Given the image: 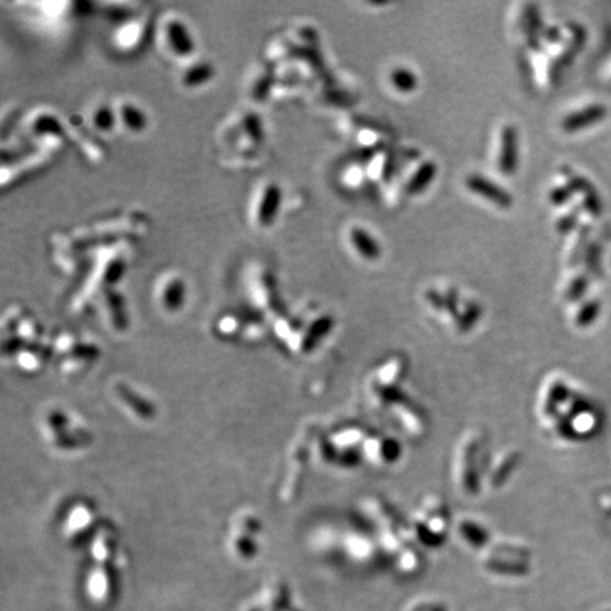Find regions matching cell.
Returning a JSON list of instances; mask_svg holds the SVG:
<instances>
[{
  "label": "cell",
  "instance_id": "cell-1",
  "mask_svg": "<svg viewBox=\"0 0 611 611\" xmlns=\"http://www.w3.org/2000/svg\"><path fill=\"white\" fill-rule=\"evenodd\" d=\"M466 185L470 191L474 194L491 201L494 206L508 210L512 207L514 198L511 192H508L505 188H502L500 184H495L493 180L480 175V174H471L466 180Z\"/></svg>",
  "mask_w": 611,
  "mask_h": 611
},
{
  "label": "cell",
  "instance_id": "cell-2",
  "mask_svg": "<svg viewBox=\"0 0 611 611\" xmlns=\"http://www.w3.org/2000/svg\"><path fill=\"white\" fill-rule=\"evenodd\" d=\"M498 167L504 175H514L518 168V130L507 125L501 132V150Z\"/></svg>",
  "mask_w": 611,
  "mask_h": 611
},
{
  "label": "cell",
  "instance_id": "cell-3",
  "mask_svg": "<svg viewBox=\"0 0 611 611\" xmlns=\"http://www.w3.org/2000/svg\"><path fill=\"white\" fill-rule=\"evenodd\" d=\"M605 113L607 111L603 105H590L587 108H583L581 111L567 115L562 121V129L567 133L583 130L601 121L605 116Z\"/></svg>",
  "mask_w": 611,
  "mask_h": 611
},
{
  "label": "cell",
  "instance_id": "cell-4",
  "mask_svg": "<svg viewBox=\"0 0 611 611\" xmlns=\"http://www.w3.org/2000/svg\"><path fill=\"white\" fill-rule=\"evenodd\" d=\"M164 39L167 43V47L178 56L190 54L191 50H194V43L191 42V37L183 25L178 20H170L164 26Z\"/></svg>",
  "mask_w": 611,
  "mask_h": 611
},
{
  "label": "cell",
  "instance_id": "cell-5",
  "mask_svg": "<svg viewBox=\"0 0 611 611\" xmlns=\"http://www.w3.org/2000/svg\"><path fill=\"white\" fill-rule=\"evenodd\" d=\"M282 192L278 185L271 184L265 188L262 198L259 197L258 210H257V218L259 224L269 226L276 218L279 206H280Z\"/></svg>",
  "mask_w": 611,
  "mask_h": 611
},
{
  "label": "cell",
  "instance_id": "cell-6",
  "mask_svg": "<svg viewBox=\"0 0 611 611\" xmlns=\"http://www.w3.org/2000/svg\"><path fill=\"white\" fill-rule=\"evenodd\" d=\"M350 238L351 242L354 245V248L357 249V252L368 259V261H376L381 257V245L378 244V241L365 230L362 228H352V231L350 233Z\"/></svg>",
  "mask_w": 611,
  "mask_h": 611
},
{
  "label": "cell",
  "instance_id": "cell-7",
  "mask_svg": "<svg viewBox=\"0 0 611 611\" xmlns=\"http://www.w3.org/2000/svg\"><path fill=\"white\" fill-rule=\"evenodd\" d=\"M438 174V166L435 161H424L406 185V191L411 195L421 194L428 188Z\"/></svg>",
  "mask_w": 611,
  "mask_h": 611
},
{
  "label": "cell",
  "instance_id": "cell-8",
  "mask_svg": "<svg viewBox=\"0 0 611 611\" xmlns=\"http://www.w3.org/2000/svg\"><path fill=\"white\" fill-rule=\"evenodd\" d=\"M390 84L395 90L403 94L414 92L418 87V78L416 75L407 68H396L390 73Z\"/></svg>",
  "mask_w": 611,
  "mask_h": 611
},
{
  "label": "cell",
  "instance_id": "cell-9",
  "mask_svg": "<svg viewBox=\"0 0 611 611\" xmlns=\"http://www.w3.org/2000/svg\"><path fill=\"white\" fill-rule=\"evenodd\" d=\"M119 118L129 130L139 132L144 128V115L142 111L130 104H123L119 108Z\"/></svg>",
  "mask_w": 611,
  "mask_h": 611
},
{
  "label": "cell",
  "instance_id": "cell-10",
  "mask_svg": "<svg viewBox=\"0 0 611 611\" xmlns=\"http://www.w3.org/2000/svg\"><path fill=\"white\" fill-rule=\"evenodd\" d=\"M92 122H94V126L97 129H99L102 132H106V130H109L112 128V123L115 122V116L112 115V112H111V109L108 106L101 105V106H98L94 111Z\"/></svg>",
  "mask_w": 611,
  "mask_h": 611
},
{
  "label": "cell",
  "instance_id": "cell-11",
  "mask_svg": "<svg viewBox=\"0 0 611 611\" xmlns=\"http://www.w3.org/2000/svg\"><path fill=\"white\" fill-rule=\"evenodd\" d=\"M572 188L569 185H562V187H556L550 191L549 194V201L556 207L564 206V204L572 198Z\"/></svg>",
  "mask_w": 611,
  "mask_h": 611
},
{
  "label": "cell",
  "instance_id": "cell-12",
  "mask_svg": "<svg viewBox=\"0 0 611 611\" xmlns=\"http://www.w3.org/2000/svg\"><path fill=\"white\" fill-rule=\"evenodd\" d=\"M576 216L574 214H567L566 217H563L562 220H559V223H557V230L562 233V234H567L569 231H572L573 228H574V224H576Z\"/></svg>",
  "mask_w": 611,
  "mask_h": 611
},
{
  "label": "cell",
  "instance_id": "cell-13",
  "mask_svg": "<svg viewBox=\"0 0 611 611\" xmlns=\"http://www.w3.org/2000/svg\"><path fill=\"white\" fill-rule=\"evenodd\" d=\"M584 288H586V280H584V278H577V279L573 282V285L570 286V289H569V295H570V297H572V299L580 297V293L583 292Z\"/></svg>",
  "mask_w": 611,
  "mask_h": 611
},
{
  "label": "cell",
  "instance_id": "cell-14",
  "mask_svg": "<svg viewBox=\"0 0 611 611\" xmlns=\"http://www.w3.org/2000/svg\"><path fill=\"white\" fill-rule=\"evenodd\" d=\"M445 304L448 306V309L452 314H457V292L456 290H449V293L445 299Z\"/></svg>",
  "mask_w": 611,
  "mask_h": 611
},
{
  "label": "cell",
  "instance_id": "cell-15",
  "mask_svg": "<svg viewBox=\"0 0 611 611\" xmlns=\"http://www.w3.org/2000/svg\"><path fill=\"white\" fill-rule=\"evenodd\" d=\"M545 36H546V39L550 40V42H559V40H560V33H559L557 29H550Z\"/></svg>",
  "mask_w": 611,
  "mask_h": 611
}]
</instances>
